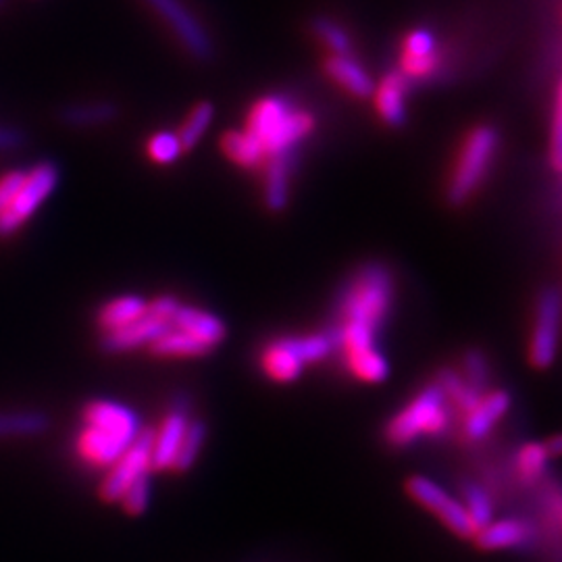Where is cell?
Returning <instances> with one entry per match:
<instances>
[{
	"instance_id": "d4e9b609",
	"label": "cell",
	"mask_w": 562,
	"mask_h": 562,
	"mask_svg": "<svg viewBox=\"0 0 562 562\" xmlns=\"http://www.w3.org/2000/svg\"><path fill=\"white\" fill-rule=\"evenodd\" d=\"M150 350L159 357H180V359H190V357H204L211 352L202 341L192 338L190 334L181 331L178 327H169L161 338L150 344Z\"/></svg>"
},
{
	"instance_id": "e575fe53",
	"label": "cell",
	"mask_w": 562,
	"mask_h": 562,
	"mask_svg": "<svg viewBox=\"0 0 562 562\" xmlns=\"http://www.w3.org/2000/svg\"><path fill=\"white\" fill-rule=\"evenodd\" d=\"M462 364H464V380L471 383L473 387L483 390V385L487 383L490 371H487V361L483 359L482 352H477V350L467 352Z\"/></svg>"
},
{
	"instance_id": "603a6c76",
	"label": "cell",
	"mask_w": 562,
	"mask_h": 562,
	"mask_svg": "<svg viewBox=\"0 0 562 562\" xmlns=\"http://www.w3.org/2000/svg\"><path fill=\"white\" fill-rule=\"evenodd\" d=\"M148 313V301L136 294H125L120 299L106 302L99 313V325L102 331H113L130 323L138 322Z\"/></svg>"
},
{
	"instance_id": "f546056e",
	"label": "cell",
	"mask_w": 562,
	"mask_h": 562,
	"mask_svg": "<svg viewBox=\"0 0 562 562\" xmlns=\"http://www.w3.org/2000/svg\"><path fill=\"white\" fill-rule=\"evenodd\" d=\"M548 459H550V454L543 443H525L517 454V471H519L522 482L538 480L546 469Z\"/></svg>"
},
{
	"instance_id": "9c48e42d",
	"label": "cell",
	"mask_w": 562,
	"mask_h": 562,
	"mask_svg": "<svg viewBox=\"0 0 562 562\" xmlns=\"http://www.w3.org/2000/svg\"><path fill=\"white\" fill-rule=\"evenodd\" d=\"M169 30L178 36L183 48L196 59H211L213 42L209 38L204 25L192 15V11L181 0H144Z\"/></svg>"
},
{
	"instance_id": "8992f818",
	"label": "cell",
	"mask_w": 562,
	"mask_h": 562,
	"mask_svg": "<svg viewBox=\"0 0 562 562\" xmlns=\"http://www.w3.org/2000/svg\"><path fill=\"white\" fill-rule=\"evenodd\" d=\"M59 167L42 161L25 171V180L11 204L0 213V238H9L30 222L59 186Z\"/></svg>"
},
{
	"instance_id": "6da1fadb",
	"label": "cell",
	"mask_w": 562,
	"mask_h": 562,
	"mask_svg": "<svg viewBox=\"0 0 562 562\" xmlns=\"http://www.w3.org/2000/svg\"><path fill=\"white\" fill-rule=\"evenodd\" d=\"M76 436L80 461L92 469H109L142 434L138 415L115 401H92L81 413Z\"/></svg>"
},
{
	"instance_id": "7402d4cb",
	"label": "cell",
	"mask_w": 562,
	"mask_h": 562,
	"mask_svg": "<svg viewBox=\"0 0 562 562\" xmlns=\"http://www.w3.org/2000/svg\"><path fill=\"white\" fill-rule=\"evenodd\" d=\"M48 417L42 411H0V440H25L48 431Z\"/></svg>"
},
{
	"instance_id": "60d3db41",
	"label": "cell",
	"mask_w": 562,
	"mask_h": 562,
	"mask_svg": "<svg viewBox=\"0 0 562 562\" xmlns=\"http://www.w3.org/2000/svg\"><path fill=\"white\" fill-rule=\"evenodd\" d=\"M4 2H7V0H0V9H2V7H4Z\"/></svg>"
},
{
	"instance_id": "4fadbf2b",
	"label": "cell",
	"mask_w": 562,
	"mask_h": 562,
	"mask_svg": "<svg viewBox=\"0 0 562 562\" xmlns=\"http://www.w3.org/2000/svg\"><path fill=\"white\" fill-rule=\"evenodd\" d=\"M188 417L183 411H173L165 417L161 427L153 431L150 446V471H171L176 454L180 450L181 438L188 429Z\"/></svg>"
},
{
	"instance_id": "3957f363",
	"label": "cell",
	"mask_w": 562,
	"mask_h": 562,
	"mask_svg": "<svg viewBox=\"0 0 562 562\" xmlns=\"http://www.w3.org/2000/svg\"><path fill=\"white\" fill-rule=\"evenodd\" d=\"M394 301V281L382 265H369L346 285L340 301V323L378 331Z\"/></svg>"
},
{
	"instance_id": "4316f807",
	"label": "cell",
	"mask_w": 562,
	"mask_h": 562,
	"mask_svg": "<svg viewBox=\"0 0 562 562\" xmlns=\"http://www.w3.org/2000/svg\"><path fill=\"white\" fill-rule=\"evenodd\" d=\"M438 385L442 387L446 401L452 402L462 413H471L477 406V402L482 401V390L473 387L454 371H442Z\"/></svg>"
},
{
	"instance_id": "d590c367",
	"label": "cell",
	"mask_w": 562,
	"mask_h": 562,
	"mask_svg": "<svg viewBox=\"0 0 562 562\" xmlns=\"http://www.w3.org/2000/svg\"><path fill=\"white\" fill-rule=\"evenodd\" d=\"M25 180L23 169H13L0 178V213L11 204L15 194L20 192L21 183Z\"/></svg>"
},
{
	"instance_id": "ba28073f",
	"label": "cell",
	"mask_w": 562,
	"mask_h": 562,
	"mask_svg": "<svg viewBox=\"0 0 562 562\" xmlns=\"http://www.w3.org/2000/svg\"><path fill=\"white\" fill-rule=\"evenodd\" d=\"M406 492L413 501H417L427 510H431L443 525H448L457 536L473 538L477 533L464 506L459 501H454L448 492H443L438 483L417 475L406 482Z\"/></svg>"
},
{
	"instance_id": "30bf717a",
	"label": "cell",
	"mask_w": 562,
	"mask_h": 562,
	"mask_svg": "<svg viewBox=\"0 0 562 562\" xmlns=\"http://www.w3.org/2000/svg\"><path fill=\"white\" fill-rule=\"evenodd\" d=\"M559 322H561V296L554 288H548L538 302V317H536L531 348H529V359L533 367L548 369L557 359Z\"/></svg>"
},
{
	"instance_id": "f1b7e54d",
	"label": "cell",
	"mask_w": 562,
	"mask_h": 562,
	"mask_svg": "<svg viewBox=\"0 0 562 562\" xmlns=\"http://www.w3.org/2000/svg\"><path fill=\"white\" fill-rule=\"evenodd\" d=\"M213 117H215V109L209 102H201L192 109V113L188 115V120L183 121V125L178 132V138H180L183 150H190L201 142Z\"/></svg>"
},
{
	"instance_id": "1f68e13d",
	"label": "cell",
	"mask_w": 562,
	"mask_h": 562,
	"mask_svg": "<svg viewBox=\"0 0 562 562\" xmlns=\"http://www.w3.org/2000/svg\"><path fill=\"white\" fill-rule=\"evenodd\" d=\"M148 157L157 165H171L178 161L183 153L180 138L176 132H159L148 140Z\"/></svg>"
},
{
	"instance_id": "cb8c5ba5",
	"label": "cell",
	"mask_w": 562,
	"mask_h": 562,
	"mask_svg": "<svg viewBox=\"0 0 562 562\" xmlns=\"http://www.w3.org/2000/svg\"><path fill=\"white\" fill-rule=\"evenodd\" d=\"M223 153L232 162L244 169H259L267 162V155L262 150L261 142L257 140L250 132H229L222 140Z\"/></svg>"
},
{
	"instance_id": "484cf974",
	"label": "cell",
	"mask_w": 562,
	"mask_h": 562,
	"mask_svg": "<svg viewBox=\"0 0 562 562\" xmlns=\"http://www.w3.org/2000/svg\"><path fill=\"white\" fill-rule=\"evenodd\" d=\"M346 364H348V371L357 380H361V382L382 383L390 375L387 359L383 357L378 348L375 350H367V352H361V355L346 357Z\"/></svg>"
},
{
	"instance_id": "d6a6232c",
	"label": "cell",
	"mask_w": 562,
	"mask_h": 562,
	"mask_svg": "<svg viewBox=\"0 0 562 562\" xmlns=\"http://www.w3.org/2000/svg\"><path fill=\"white\" fill-rule=\"evenodd\" d=\"M462 506L477 531L492 521V503H490V496L483 492L480 485L471 483L464 487V504Z\"/></svg>"
},
{
	"instance_id": "9a60e30c",
	"label": "cell",
	"mask_w": 562,
	"mask_h": 562,
	"mask_svg": "<svg viewBox=\"0 0 562 562\" xmlns=\"http://www.w3.org/2000/svg\"><path fill=\"white\" fill-rule=\"evenodd\" d=\"M304 364L306 362L302 361L290 338L273 341L271 346L265 348L261 357L265 375L278 383L296 382L304 371Z\"/></svg>"
},
{
	"instance_id": "2e32d148",
	"label": "cell",
	"mask_w": 562,
	"mask_h": 562,
	"mask_svg": "<svg viewBox=\"0 0 562 562\" xmlns=\"http://www.w3.org/2000/svg\"><path fill=\"white\" fill-rule=\"evenodd\" d=\"M411 81L401 71H390L383 76L380 86H375L373 97L382 120L390 125H402L406 121V92Z\"/></svg>"
},
{
	"instance_id": "52a82bcc",
	"label": "cell",
	"mask_w": 562,
	"mask_h": 562,
	"mask_svg": "<svg viewBox=\"0 0 562 562\" xmlns=\"http://www.w3.org/2000/svg\"><path fill=\"white\" fill-rule=\"evenodd\" d=\"M150 446L153 431H144L117 461L106 469L99 494L104 503H120L123 492L142 475L150 473Z\"/></svg>"
},
{
	"instance_id": "f35d334b",
	"label": "cell",
	"mask_w": 562,
	"mask_h": 562,
	"mask_svg": "<svg viewBox=\"0 0 562 562\" xmlns=\"http://www.w3.org/2000/svg\"><path fill=\"white\" fill-rule=\"evenodd\" d=\"M25 142V134L11 127V125H0V153H9V150H18Z\"/></svg>"
},
{
	"instance_id": "83f0119b",
	"label": "cell",
	"mask_w": 562,
	"mask_h": 562,
	"mask_svg": "<svg viewBox=\"0 0 562 562\" xmlns=\"http://www.w3.org/2000/svg\"><path fill=\"white\" fill-rule=\"evenodd\" d=\"M204 440H206V427H204V423H188V429H186V434H183V438H181L180 450H178V454H176V461H173L171 471L183 473V471L192 469L196 459L201 457Z\"/></svg>"
},
{
	"instance_id": "ab89813d",
	"label": "cell",
	"mask_w": 562,
	"mask_h": 562,
	"mask_svg": "<svg viewBox=\"0 0 562 562\" xmlns=\"http://www.w3.org/2000/svg\"><path fill=\"white\" fill-rule=\"evenodd\" d=\"M543 446H546V450H548V454H550V457H557V454L561 452V438H559V436H554L550 442L543 443Z\"/></svg>"
},
{
	"instance_id": "7c38bea8",
	"label": "cell",
	"mask_w": 562,
	"mask_h": 562,
	"mask_svg": "<svg viewBox=\"0 0 562 562\" xmlns=\"http://www.w3.org/2000/svg\"><path fill=\"white\" fill-rule=\"evenodd\" d=\"M169 327H171L169 323L155 317L153 313H146L138 322L130 323V325L113 329V331H106L102 336V350H106L111 355L138 350L142 346H150L153 341L159 340Z\"/></svg>"
},
{
	"instance_id": "8d00e7d4",
	"label": "cell",
	"mask_w": 562,
	"mask_h": 562,
	"mask_svg": "<svg viewBox=\"0 0 562 562\" xmlns=\"http://www.w3.org/2000/svg\"><path fill=\"white\" fill-rule=\"evenodd\" d=\"M180 306L181 302L178 299H173V296H159V299L148 302V313H153L155 317H159L162 322L171 325V319H173V315L178 313Z\"/></svg>"
},
{
	"instance_id": "7a4b0ae2",
	"label": "cell",
	"mask_w": 562,
	"mask_h": 562,
	"mask_svg": "<svg viewBox=\"0 0 562 562\" xmlns=\"http://www.w3.org/2000/svg\"><path fill=\"white\" fill-rule=\"evenodd\" d=\"M315 130V117L283 97H265L248 113L246 132L261 142L267 159L294 153Z\"/></svg>"
},
{
	"instance_id": "8fae6325",
	"label": "cell",
	"mask_w": 562,
	"mask_h": 562,
	"mask_svg": "<svg viewBox=\"0 0 562 562\" xmlns=\"http://www.w3.org/2000/svg\"><path fill=\"white\" fill-rule=\"evenodd\" d=\"M442 67L436 36L429 30H413L402 42L401 71L406 80H427Z\"/></svg>"
},
{
	"instance_id": "44dd1931",
	"label": "cell",
	"mask_w": 562,
	"mask_h": 562,
	"mask_svg": "<svg viewBox=\"0 0 562 562\" xmlns=\"http://www.w3.org/2000/svg\"><path fill=\"white\" fill-rule=\"evenodd\" d=\"M117 117V104L109 101L74 102L59 111L60 123L74 130L99 127Z\"/></svg>"
},
{
	"instance_id": "ac0fdd59",
	"label": "cell",
	"mask_w": 562,
	"mask_h": 562,
	"mask_svg": "<svg viewBox=\"0 0 562 562\" xmlns=\"http://www.w3.org/2000/svg\"><path fill=\"white\" fill-rule=\"evenodd\" d=\"M510 406V396L506 392H492L487 396H482V401L477 402V406L467 413V419H464V436L469 440H482L485 438L494 423L501 422L504 417V413L508 411Z\"/></svg>"
},
{
	"instance_id": "74e56055",
	"label": "cell",
	"mask_w": 562,
	"mask_h": 562,
	"mask_svg": "<svg viewBox=\"0 0 562 562\" xmlns=\"http://www.w3.org/2000/svg\"><path fill=\"white\" fill-rule=\"evenodd\" d=\"M552 165L561 169V92L557 90L554 102V121H552Z\"/></svg>"
},
{
	"instance_id": "277c9868",
	"label": "cell",
	"mask_w": 562,
	"mask_h": 562,
	"mask_svg": "<svg viewBox=\"0 0 562 562\" xmlns=\"http://www.w3.org/2000/svg\"><path fill=\"white\" fill-rule=\"evenodd\" d=\"M498 132L492 125H480L464 138L448 186V201L459 206L475 194L498 153Z\"/></svg>"
},
{
	"instance_id": "4dcf8cb0",
	"label": "cell",
	"mask_w": 562,
	"mask_h": 562,
	"mask_svg": "<svg viewBox=\"0 0 562 562\" xmlns=\"http://www.w3.org/2000/svg\"><path fill=\"white\" fill-rule=\"evenodd\" d=\"M150 496H153L150 475H142L123 492L120 498L121 508L132 517H140L150 506Z\"/></svg>"
},
{
	"instance_id": "5bb4252c",
	"label": "cell",
	"mask_w": 562,
	"mask_h": 562,
	"mask_svg": "<svg viewBox=\"0 0 562 562\" xmlns=\"http://www.w3.org/2000/svg\"><path fill=\"white\" fill-rule=\"evenodd\" d=\"M171 327H178L181 331L190 334L192 338L202 341L206 348H215L217 344L225 340V325L222 319L209 311H202L196 306H183L181 304L178 313L171 319Z\"/></svg>"
},
{
	"instance_id": "5b68a950",
	"label": "cell",
	"mask_w": 562,
	"mask_h": 562,
	"mask_svg": "<svg viewBox=\"0 0 562 562\" xmlns=\"http://www.w3.org/2000/svg\"><path fill=\"white\" fill-rule=\"evenodd\" d=\"M448 425V401L438 383L425 387L415 401L387 423L385 438L394 446H408L423 436H440Z\"/></svg>"
},
{
	"instance_id": "836d02e7",
	"label": "cell",
	"mask_w": 562,
	"mask_h": 562,
	"mask_svg": "<svg viewBox=\"0 0 562 562\" xmlns=\"http://www.w3.org/2000/svg\"><path fill=\"white\" fill-rule=\"evenodd\" d=\"M315 34L331 50V55H338V57L350 55L352 42H350L348 32L338 23L329 20H317L315 21Z\"/></svg>"
},
{
	"instance_id": "d6986e66",
	"label": "cell",
	"mask_w": 562,
	"mask_h": 562,
	"mask_svg": "<svg viewBox=\"0 0 562 562\" xmlns=\"http://www.w3.org/2000/svg\"><path fill=\"white\" fill-rule=\"evenodd\" d=\"M265 167V202L269 209L281 211L290 201V178L294 169V153L271 157Z\"/></svg>"
},
{
	"instance_id": "e0dca14e",
	"label": "cell",
	"mask_w": 562,
	"mask_h": 562,
	"mask_svg": "<svg viewBox=\"0 0 562 562\" xmlns=\"http://www.w3.org/2000/svg\"><path fill=\"white\" fill-rule=\"evenodd\" d=\"M531 538H533V529L519 519L490 521L473 536V540L482 550L517 548V546L531 542Z\"/></svg>"
},
{
	"instance_id": "ffe728a7",
	"label": "cell",
	"mask_w": 562,
	"mask_h": 562,
	"mask_svg": "<svg viewBox=\"0 0 562 562\" xmlns=\"http://www.w3.org/2000/svg\"><path fill=\"white\" fill-rule=\"evenodd\" d=\"M325 71L329 74L331 80L340 83L341 88L348 90L350 94H355L359 99L373 97L375 81L350 55H346V57L331 55L325 63Z\"/></svg>"
}]
</instances>
